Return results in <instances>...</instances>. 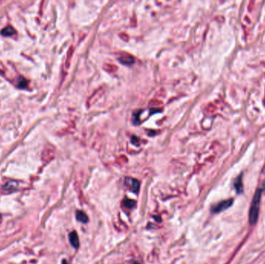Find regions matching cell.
Masks as SVG:
<instances>
[{"instance_id": "6da1fadb", "label": "cell", "mask_w": 265, "mask_h": 264, "mask_svg": "<svg viewBox=\"0 0 265 264\" xmlns=\"http://www.w3.org/2000/svg\"><path fill=\"white\" fill-rule=\"evenodd\" d=\"M262 191H263L262 189L258 188L254 195L251 209H250V212H249V221H250V223L251 225L255 224L258 219L260 203V199H261Z\"/></svg>"}, {"instance_id": "7a4b0ae2", "label": "cell", "mask_w": 265, "mask_h": 264, "mask_svg": "<svg viewBox=\"0 0 265 264\" xmlns=\"http://www.w3.org/2000/svg\"><path fill=\"white\" fill-rule=\"evenodd\" d=\"M232 204V199H228L226 201H223L215 205L212 209V212L214 213H219V212H223L226 209L229 208Z\"/></svg>"}, {"instance_id": "3957f363", "label": "cell", "mask_w": 265, "mask_h": 264, "mask_svg": "<svg viewBox=\"0 0 265 264\" xmlns=\"http://www.w3.org/2000/svg\"><path fill=\"white\" fill-rule=\"evenodd\" d=\"M125 183L133 192H137L139 191L140 183L136 179L131 178V177H126L125 179Z\"/></svg>"}, {"instance_id": "277c9868", "label": "cell", "mask_w": 265, "mask_h": 264, "mask_svg": "<svg viewBox=\"0 0 265 264\" xmlns=\"http://www.w3.org/2000/svg\"><path fill=\"white\" fill-rule=\"evenodd\" d=\"M69 240L71 246L74 248H78L79 246V239L76 231H72L69 234Z\"/></svg>"}, {"instance_id": "5b68a950", "label": "cell", "mask_w": 265, "mask_h": 264, "mask_svg": "<svg viewBox=\"0 0 265 264\" xmlns=\"http://www.w3.org/2000/svg\"><path fill=\"white\" fill-rule=\"evenodd\" d=\"M76 219L78 222H81L82 223H87L89 222V218L83 211L78 210L76 212Z\"/></svg>"}, {"instance_id": "8992f818", "label": "cell", "mask_w": 265, "mask_h": 264, "mask_svg": "<svg viewBox=\"0 0 265 264\" xmlns=\"http://www.w3.org/2000/svg\"><path fill=\"white\" fill-rule=\"evenodd\" d=\"M234 187L235 188H236L237 193L240 194L241 192H243V181H242V174L238 176L237 178L235 180Z\"/></svg>"}, {"instance_id": "52a82bcc", "label": "cell", "mask_w": 265, "mask_h": 264, "mask_svg": "<svg viewBox=\"0 0 265 264\" xmlns=\"http://www.w3.org/2000/svg\"><path fill=\"white\" fill-rule=\"evenodd\" d=\"M15 33H16V30L13 29V27L10 26H6V27L2 29V31H1V33H2V35H4V36H12V35L14 34Z\"/></svg>"}, {"instance_id": "ba28073f", "label": "cell", "mask_w": 265, "mask_h": 264, "mask_svg": "<svg viewBox=\"0 0 265 264\" xmlns=\"http://www.w3.org/2000/svg\"><path fill=\"white\" fill-rule=\"evenodd\" d=\"M120 60L121 61L123 64H130L133 63V61H134L132 57H131L129 54L123 55L120 57Z\"/></svg>"}, {"instance_id": "9c48e42d", "label": "cell", "mask_w": 265, "mask_h": 264, "mask_svg": "<svg viewBox=\"0 0 265 264\" xmlns=\"http://www.w3.org/2000/svg\"><path fill=\"white\" fill-rule=\"evenodd\" d=\"M135 204H136L135 201H133V200H131V199L126 198L123 201V205L127 208H133L135 205Z\"/></svg>"}, {"instance_id": "30bf717a", "label": "cell", "mask_w": 265, "mask_h": 264, "mask_svg": "<svg viewBox=\"0 0 265 264\" xmlns=\"http://www.w3.org/2000/svg\"><path fill=\"white\" fill-rule=\"evenodd\" d=\"M27 85V81L23 78H20L18 81V86L20 88H25Z\"/></svg>"}, {"instance_id": "8fae6325", "label": "cell", "mask_w": 265, "mask_h": 264, "mask_svg": "<svg viewBox=\"0 0 265 264\" xmlns=\"http://www.w3.org/2000/svg\"><path fill=\"white\" fill-rule=\"evenodd\" d=\"M260 188V189H262V191H264L265 190V181H263V183H262L261 188Z\"/></svg>"}, {"instance_id": "7c38bea8", "label": "cell", "mask_w": 265, "mask_h": 264, "mask_svg": "<svg viewBox=\"0 0 265 264\" xmlns=\"http://www.w3.org/2000/svg\"><path fill=\"white\" fill-rule=\"evenodd\" d=\"M61 264H68V263H67V262L66 259H63V260H62Z\"/></svg>"}]
</instances>
